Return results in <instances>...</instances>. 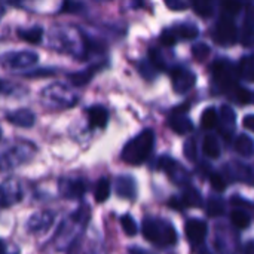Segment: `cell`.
I'll list each match as a JSON object with an SVG mask.
<instances>
[{
  "label": "cell",
  "mask_w": 254,
  "mask_h": 254,
  "mask_svg": "<svg viewBox=\"0 0 254 254\" xmlns=\"http://www.w3.org/2000/svg\"><path fill=\"white\" fill-rule=\"evenodd\" d=\"M49 45L54 49L70 54L79 60H86L103 51V45L98 40L88 37V34L71 25H57L52 28L49 34Z\"/></svg>",
  "instance_id": "cell-1"
},
{
  "label": "cell",
  "mask_w": 254,
  "mask_h": 254,
  "mask_svg": "<svg viewBox=\"0 0 254 254\" xmlns=\"http://www.w3.org/2000/svg\"><path fill=\"white\" fill-rule=\"evenodd\" d=\"M253 115H249V116H246V119H244V128L246 129H249V131H253Z\"/></svg>",
  "instance_id": "cell-44"
},
{
  "label": "cell",
  "mask_w": 254,
  "mask_h": 254,
  "mask_svg": "<svg viewBox=\"0 0 254 254\" xmlns=\"http://www.w3.org/2000/svg\"><path fill=\"white\" fill-rule=\"evenodd\" d=\"M54 223V214L51 211H39L33 214L27 222V229L33 234L48 231Z\"/></svg>",
  "instance_id": "cell-17"
},
{
  "label": "cell",
  "mask_w": 254,
  "mask_h": 254,
  "mask_svg": "<svg viewBox=\"0 0 254 254\" xmlns=\"http://www.w3.org/2000/svg\"><path fill=\"white\" fill-rule=\"evenodd\" d=\"M158 168L162 170L174 185L182 186V188H188L190 185L189 171L182 164H179L176 159H173L170 156H161L158 159Z\"/></svg>",
  "instance_id": "cell-9"
},
{
  "label": "cell",
  "mask_w": 254,
  "mask_h": 254,
  "mask_svg": "<svg viewBox=\"0 0 254 254\" xmlns=\"http://www.w3.org/2000/svg\"><path fill=\"white\" fill-rule=\"evenodd\" d=\"M85 10V4L82 0H63V6L60 9L61 13H82Z\"/></svg>",
  "instance_id": "cell-34"
},
{
  "label": "cell",
  "mask_w": 254,
  "mask_h": 254,
  "mask_svg": "<svg viewBox=\"0 0 254 254\" xmlns=\"http://www.w3.org/2000/svg\"><path fill=\"white\" fill-rule=\"evenodd\" d=\"M128 253L129 254H153V253H150V252H147V250H144V249H141V247H131V249L128 250Z\"/></svg>",
  "instance_id": "cell-45"
},
{
  "label": "cell",
  "mask_w": 254,
  "mask_h": 254,
  "mask_svg": "<svg viewBox=\"0 0 254 254\" xmlns=\"http://www.w3.org/2000/svg\"><path fill=\"white\" fill-rule=\"evenodd\" d=\"M100 70H101V64H100V63H98V64H92V65H89L88 68H85V70H82V71L68 74V80H70L74 86H83V85L89 83V82L94 79V76H95Z\"/></svg>",
  "instance_id": "cell-22"
},
{
  "label": "cell",
  "mask_w": 254,
  "mask_h": 254,
  "mask_svg": "<svg viewBox=\"0 0 254 254\" xmlns=\"http://www.w3.org/2000/svg\"><path fill=\"white\" fill-rule=\"evenodd\" d=\"M185 155L189 161H195L196 159V141L195 138H189L185 144Z\"/></svg>",
  "instance_id": "cell-41"
},
{
  "label": "cell",
  "mask_w": 254,
  "mask_h": 254,
  "mask_svg": "<svg viewBox=\"0 0 254 254\" xmlns=\"http://www.w3.org/2000/svg\"><path fill=\"white\" fill-rule=\"evenodd\" d=\"M170 205H173L176 210H185L189 207H199L201 205V195L196 189L188 186L179 198H174L170 201Z\"/></svg>",
  "instance_id": "cell-16"
},
{
  "label": "cell",
  "mask_w": 254,
  "mask_h": 254,
  "mask_svg": "<svg viewBox=\"0 0 254 254\" xmlns=\"http://www.w3.org/2000/svg\"><path fill=\"white\" fill-rule=\"evenodd\" d=\"M198 34H199V30H198V27L195 24H192V22H179V24H176L173 27L164 28L161 36H159V40H161L162 46L171 48L180 40H193V39L198 37Z\"/></svg>",
  "instance_id": "cell-6"
},
{
  "label": "cell",
  "mask_w": 254,
  "mask_h": 254,
  "mask_svg": "<svg viewBox=\"0 0 254 254\" xmlns=\"http://www.w3.org/2000/svg\"><path fill=\"white\" fill-rule=\"evenodd\" d=\"M192 55L196 58V61H204L210 55V48L205 43H198L192 48Z\"/></svg>",
  "instance_id": "cell-39"
},
{
  "label": "cell",
  "mask_w": 254,
  "mask_h": 254,
  "mask_svg": "<svg viewBox=\"0 0 254 254\" xmlns=\"http://www.w3.org/2000/svg\"><path fill=\"white\" fill-rule=\"evenodd\" d=\"M237 71H238L240 77H243L249 82L253 80V61H252L250 55L241 58V63H240V67H237Z\"/></svg>",
  "instance_id": "cell-31"
},
{
  "label": "cell",
  "mask_w": 254,
  "mask_h": 254,
  "mask_svg": "<svg viewBox=\"0 0 254 254\" xmlns=\"http://www.w3.org/2000/svg\"><path fill=\"white\" fill-rule=\"evenodd\" d=\"M192 6L195 7V10L201 15V16H208L211 15L213 6H211V0H190Z\"/></svg>",
  "instance_id": "cell-37"
},
{
  "label": "cell",
  "mask_w": 254,
  "mask_h": 254,
  "mask_svg": "<svg viewBox=\"0 0 254 254\" xmlns=\"http://www.w3.org/2000/svg\"><path fill=\"white\" fill-rule=\"evenodd\" d=\"M6 119L7 122L19 128H31L36 122V116L30 109H18V110L9 112L6 115Z\"/></svg>",
  "instance_id": "cell-19"
},
{
  "label": "cell",
  "mask_w": 254,
  "mask_h": 254,
  "mask_svg": "<svg viewBox=\"0 0 254 254\" xmlns=\"http://www.w3.org/2000/svg\"><path fill=\"white\" fill-rule=\"evenodd\" d=\"M141 232L144 240L161 249L173 247L177 243L176 228L165 219L146 217L141 223Z\"/></svg>",
  "instance_id": "cell-3"
},
{
  "label": "cell",
  "mask_w": 254,
  "mask_h": 254,
  "mask_svg": "<svg viewBox=\"0 0 254 254\" xmlns=\"http://www.w3.org/2000/svg\"><path fill=\"white\" fill-rule=\"evenodd\" d=\"M40 100L48 107L70 109L79 101V97L76 92H73L68 86L63 83H52L42 89Z\"/></svg>",
  "instance_id": "cell-4"
},
{
  "label": "cell",
  "mask_w": 254,
  "mask_h": 254,
  "mask_svg": "<svg viewBox=\"0 0 254 254\" xmlns=\"http://www.w3.org/2000/svg\"><path fill=\"white\" fill-rule=\"evenodd\" d=\"M60 195L67 199H77L82 198L88 190V182L80 177L73 179H61L58 185Z\"/></svg>",
  "instance_id": "cell-12"
},
{
  "label": "cell",
  "mask_w": 254,
  "mask_h": 254,
  "mask_svg": "<svg viewBox=\"0 0 254 254\" xmlns=\"http://www.w3.org/2000/svg\"><path fill=\"white\" fill-rule=\"evenodd\" d=\"M171 83H173L174 92L186 94L195 86L196 74L185 65H177L171 68Z\"/></svg>",
  "instance_id": "cell-11"
},
{
  "label": "cell",
  "mask_w": 254,
  "mask_h": 254,
  "mask_svg": "<svg viewBox=\"0 0 254 254\" xmlns=\"http://www.w3.org/2000/svg\"><path fill=\"white\" fill-rule=\"evenodd\" d=\"M226 170L229 173V177H232L235 180H243L247 185H252L253 173H252V168L249 165H244V164H240V162H234V164L226 165Z\"/></svg>",
  "instance_id": "cell-23"
},
{
  "label": "cell",
  "mask_w": 254,
  "mask_h": 254,
  "mask_svg": "<svg viewBox=\"0 0 254 254\" xmlns=\"http://www.w3.org/2000/svg\"><path fill=\"white\" fill-rule=\"evenodd\" d=\"M115 189H116V193L121 198H125V199H134L135 195H137L135 182L129 176H119L115 180Z\"/></svg>",
  "instance_id": "cell-21"
},
{
  "label": "cell",
  "mask_w": 254,
  "mask_h": 254,
  "mask_svg": "<svg viewBox=\"0 0 254 254\" xmlns=\"http://www.w3.org/2000/svg\"><path fill=\"white\" fill-rule=\"evenodd\" d=\"M9 3H12V4H15V3H19V1H22V0H7Z\"/></svg>",
  "instance_id": "cell-49"
},
{
  "label": "cell",
  "mask_w": 254,
  "mask_h": 254,
  "mask_svg": "<svg viewBox=\"0 0 254 254\" xmlns=\"http://www.w3.org/2000/svg\"><path fill=\"white\" fill-rule=\"evenodd\" d=\"M34 153V146L30 143H18L10 147H6L0 152V168H12L16 167Z\"/></svg>",
  "instance_id": "cell-7"
},
{
  "label": "cell",
  "mask_w": 254,
  "mask_h": 254,
  "mask_svg": "<svg viewBox=\"0 0 254 254\" xmlns=\"http://www.w3.org/2000/svg\"><path fill=\"white\" fill-rule=\"evenodd\" d=\"M235 125H237V115H235V110L228 106V104H223L220 107V112L217 113V125L219 127V132L222 134V137L229 141L234 135V131H235Z\"/></svg>",
  "instance_id": "cell-13"
},
{
  "label": "cell",
  "mask_w": 254,
  "mask_h": 254,
  "mask_svg": "<svg viewBox=\"0 0 254 254\" xmlns=\"http://www.w3.org/2000/svg\"><path fill=\"white\" fill-rule=\"evenodd\" d=\"M235 100L240 103V104H243V106H246V104H250L252 101H253V94H252V91L250 89H247V88H241V86H237L235 88Z\"/></svg>",
  "instance_id": "cell-38"
},
{
  "label": "cell",
  "mask_w": 254,
  "mask_h": 254,
  "mask_svg": "<svg viewBox=\"0 0 254 254\" xmlns=\"http://www.w3.org/2000/svg\"><path fill=\"white\" fill-rule=\"evenodd\" d=\"M39 55L33 51H9L0 55V65L9 70H22L34 65Z\"/></svg>",
  "instance_id": "cell-8"
},
{
  "label": "cell",
  "mask_w": 254,
  "mask_h": 254,
  "mask_svg": "<svg viewBox=\"0 0 254 254\" xmlns=\"http://www.w3.org/2000/svg\"><path fill=\"white\" fill-rule=\"evenodd\" d=\"M186 110H188V106H185V109L176 110V112L171 115V118H170V127H171V129H173L176 134L185 135V134L192 132L193 128H195V125H193V122L189 119V116L183 113V112H186Z\"/></svg>",
  "instance_id": "cell-15"
},
{
  "label": "cell",
  "mask_w": 254,
  "mask_h": 254,
  "mask_svg": "<svg viewBox=\"0 0 254 254\" xmlns=\"http://www.w3.org/2000/svg\"><path fill=\"white\" fill-rule=\"evenodd\" d=\"M138 70H140V74L144 79H147V80H153L158 76V73H159V70L153 65V63L149 58H146L144 61L138 63Z\"/></svg>",
  "instance_id": "cell-32"
},
{
  "label": "cell",
  "mask_w": 254,
  "mask_h": 254,
  "mask_svg": "<svg viewBox=\"0 0 254 254\" xmlns=\"http://www.w3.org/2000/svg\"><path fill=\"white\" fill-rule=\"evenodd\" d=\"M0 138H1V128H0Z\"/></svg>",
  "instance_id": "cell-50"
},
{
  "label": "cell",
  "mask_w": 254,
  "mask_h": 254,
  "mask_svg": "<svg viewBox=\"0 0 254 254\" xmlns=\"http://www.w3.org/2000/svg\"><path fill=\"white\" fill-rule=\"evenodd\" d=\"M225 213V202L220 198H211L207 202V214L210 217H220Z\"/></svg>",
  "instance_id": "cell-33"
},
{
  "label": "cell",
  "mask_w": 254,
  "mask_h": 254,
  "mask_svg": "<svg viewBox=\"0 0 254 254\" xmlns=\"http://www.w3.org/2000/svg\"><path fill=\"white\" fill-rule=\"evenodd\" d=\"M155 147V132L152 129H143L138 135L131 138L122 149L121 158L128 165L144 164Z\"/></svg>",
  "instance_id": "cell-2"
},
{
  "label": "cell",
  "mask_w": 254,
  "mask_h": 254,
  "mask_svg": "<svg viewBox=\"0 0 254 254\" xmlns=\"http://www.w3.org/2000/svg\"><path fill=\"white\" fill-rule=\"evenodd\" d=\"M213 37L217 43L220 45H234L238 40V28L235 25V21L232 16L228 15H222L220 19L217 21L216 27H214V33Z\"/></svg>",
  "instance_id": "cell-10"
},
{
  "label": "cell",
  "mask_w": 254,
  "mask_h": 254,
  "mask_svg": "<svg viewBox=\"0 0 254 254\" xmlns=\"http://www.w3.org/2000/svg\"><path fill=\"white\" fill-rule=\"evenodd\" d=\"M3 15H4V9H3V6H0V19H1Z\"/></svg>",
  "instance_id": "cell-48"
},
{
  "label": "cell",
  "mask_w": 254,
  "mask_h": 254,
  "mask_svg": "<svg viewBox=\"0 0 254 254\" xmlns=\"http://www.w3.org/2000/svg\"><path fill=\"white\" fill-rule=\"evenodd\" d=\"M94 196H95V201L98 204L109 199V196H110V180L107 177H103L97 182V185L94 188Z\"/></svg>",
  "instance_id": "cell-28"
},
{
  "label": "cell",
  "mask_w": 254,
  "mask_h": 254,
  "mask_svg": "<svg viewBox=\"0 0 254 254\" xmlns=\"http://www.w3.org/2000/svg\"><path fill=\"white\" fill-rule=\"evenodd\" d=\"M121 225H122L124 232H125L128 237L137 235V223H135V220H134L129 214H125V216L121 217Z\"/></svg>",
  "instance_id": "cell-36"
},
{
  "label": "cell",
  "mask_w": 254,
  "mask_h": 254,
  "mask_svg": "<svg viewBox=\"0 0 254 254\" xmlns=\"http://www.w3.org/2000/svg\"><path fill=\"white\" fill-rule=\"evenodd\" d=\"M252 37H253V22H252V9H250V4H249L247 12H246V19H244V27H243V31H241L243 45L250 48L252 46Z\"/></svg>",
  "instance_id": "cell-29"
},
{
  "label": "cell",
  "mask_w": 254,
  "mask_h": 254,
  "mask_svg": "<svg viewBox=\"0 0 254 254\" xmlns=\"http://www.w3.org/2000/svg\"><path fill=\"white\" fill-rule=\"evenodd\" d=\"M231 222L237 229H247L252 225V214L250 210L244 208H235L231 213Z\"/></svg>",
  "instance_id": "cell-24"
},
{
  "label": "cell",
  "mask_w": 254,
  "mask_h": 254,
  "mask_svg": "<svg viewBox=\"0 0 254 254\" xmlns=\"http://www.w3.org/2000/svg\"><path fill=\"white\" fill-rule=\"evenodd\" d=\"M243 4L240 0H222V10H223V15H228V16H235L238 15V12L241 10Z\"/></svg>",
  "instance_id": "cell-35"
},
{
  "label": "cell",
  "mask_w": 254,
  "mask_h": 254,
  "mask_svg": "<svg viewBox=\"0 0 254 254\" xmlns=\"http://www.w3.org/2000/svg\"><path fill=\"white\" fill-rule=\"evenodd\" d=\"M217 125V110L216 107H207L201 115V127L204 129H213Z\"/></svg>",
  "instance_id": "cell-30"
},
{
  "label": "cell",
  "mask_w": 254,
  "mask_h": 254,
  "mask_svg": "<svg viewBox=\"0 0 254 254\" xmlns=\"http://www.w3.org/2000/svg\"><path fill=\"white\" fill-rule=\"evenodd\" d=\"M16 34L19 36V39L28 42V43H33V45H37L42 42V37H43V30L42 27L39 25H33L30 28H18L16 30Z\"/></svg>",
  "instance_id": "cell-25"
},
{
  "label": "cell",
  "mask_w": 254,
  "mask_h": 254,
  "mask_svg": "<svg viewBox=\"0 0 254 254\" xmlns=\"http://www.w3.org/2000/svg\"><path fill=\"white\" fill-rule=\"evenodd\" d=\"M1 254H6V253H4V252H3V253H1Z\"/></svg>",
  "instance_id": "cell-51"
},
{
  "label": "cell",
  "mask_w": 254,
  "mask_h": 254,
  "mask_svg": "<svg viewBox=\"0 0 254 254\" xmlns=\"http://www.w3.org/2000/svg\"><path fill=\"white\" fill-rule=\"evenodd\" d=\"M246 254H253V243L252 241L246 246Z\"/></svg>",
  "instance_id": "cell-46"
},
{
  "label": "cell",
  "mask_w": 254,
  "mask_h": 254,
  "mask_svg": "<svg viewBox=\"0 0 254 254\" xmlns=\"http://www.w3.org/2000/svg\"><path fill=\"white\" fill-rule=\"evenodd\" d=\"M186 238L189 240L190 244L199 246L205 241L207 234H208V226L204 220L201 219H189L185 226Z\"/></svg>",
  "instance_id": "cell-14"
},
{
  "label": "cell",
  "mask_w": 254,
  "mask_h": 254,
  "mask_svg": "<svg viewBox=\"0 0 254 254\" xmlns=\"http://www.w3.org/2000/svg\"><path fill=\"white\" fill-rule=\"evenodd\" d=\"M91 128H104L109 122V112L103 106H91L85 110Z\"/></svg>",
  "instance_id": "cell-20"
},
{
  "label": "cell",
  "mask_w": 254,
  "mask_h": 254,
  "mask_svg": "<svg viewBox=\"0 0 254 254\" xmlns=\"http://www.w3.org/2000/svg\"><path fill=\"white\" fill-rule=\"evenodd\" d=\"M21 199V189L19 186L9 180L0 185V207H10Z\"/></svg>",
  "instance_id": "cell-18"
},
{
  "label": "cell",
  "mask_w": 254,
  "mask_h": 254,
  "mask_svg": "<svg viewBox=\"0 0 254 254\" xmlns=\"http://www.w3.org/2000/svg\"><path fill=\"white\" fill-rule=\"evenodd\" d=\"M234 149L237 153L250 158L253 155V138L247 134H241L234 141Z\"/></svg>",
  "instance_id": "cell-27"
},
{
  "label": "cell",
  "mask_w": 254,
  "mask_h": 254,
  "mask_svg": "<svg viewBox=\"0 0 254 254\" xmlns=\"http://www.w3.org/2000/svg\"><path fill=\"white\" fill-rule=\"evenodd\" d=\"M15 86L13 83H10L9 80H4V79H0V94L3 95H9V94H13L15 92Z\"/></svg>",
  "instance_id": "cell-43"
},
{
  "label": "cell",
  "mask_w": 254,
  "mask_h": 254,
  "mask_svg": "<svg viewBox=\"0 0 254 254\" xmlns=\"http://www.w3.org/2000/svg\"><path fill=\"white\" fill-rule=\"evenodd\" d=\"M4 249H6V247H4V243H3V241L0 240V254L4 252Z\"/></svg>",
  "instance_id": "cell-47"
},
{
  "label": "cell",
  "mask_w": 254,
  "mask_h": 254,
  "mask_svg": "<svg viewBox=\"0 0 254 254\" xmlns=\"http://www.w3.org/2000/svg\"><path fill=\"white\" fill-rule=\"evenodd\" d=\"M210 182H211L213 189H216L219 192H222V190L226 189V180H225V177L220 173H213L210 176Z\"/></svg>",
  "instance_id": "cell-40"
},
{
  "label": "cell",
  "mask_w": 254,
  "mask_h": 254,
  "mask_svg": "<svg viewBox=\"0 0 254 254\" xmlns=\"http://www.w3.org/2000/svg\"><path fill=\"white\" fill-rule=\"evenodd\" d=\"M164 3L167 4L168 9L171 10H186L188 9V3L185 0H164Z\"/></svg>",
  "instance_id": "cell-42"
},
{
  "label": "cell",
  "mask_w": 254,
  "mask_h": 254,
  "mask_svg": "<svg viewBox=\"0 0 254 254\" xmlns=\"http://www.w3.org/2000/svg\"><path fill=\"white\" fill-rule=\"evenodd\" d=\"M202 152L205 156L211 158V159H217L222 155V149H220V143L217 140L216 135H207L202 141Z\"/></svg>",
  "instance_id": "cell-26"
},
{
  "label": "cell",
  "mask_w": 254,
  "mask_h": 254,
  "mask_svg": "<svg viewBox=\"0 0 254 254\" xmlns=\"http://www.w3.org/2000/svg\"><path fill=\"white\" fill-rule=\"evenodd\" d=\"M211 74H213L214 83L219 86L220 91L228 92V91L237 88V82L240 77L237 67L231 61H228L226 58H220V60H216L213 63Z\"/></svg>",
  "instance_id": "cell-5"
}]
</instances>
